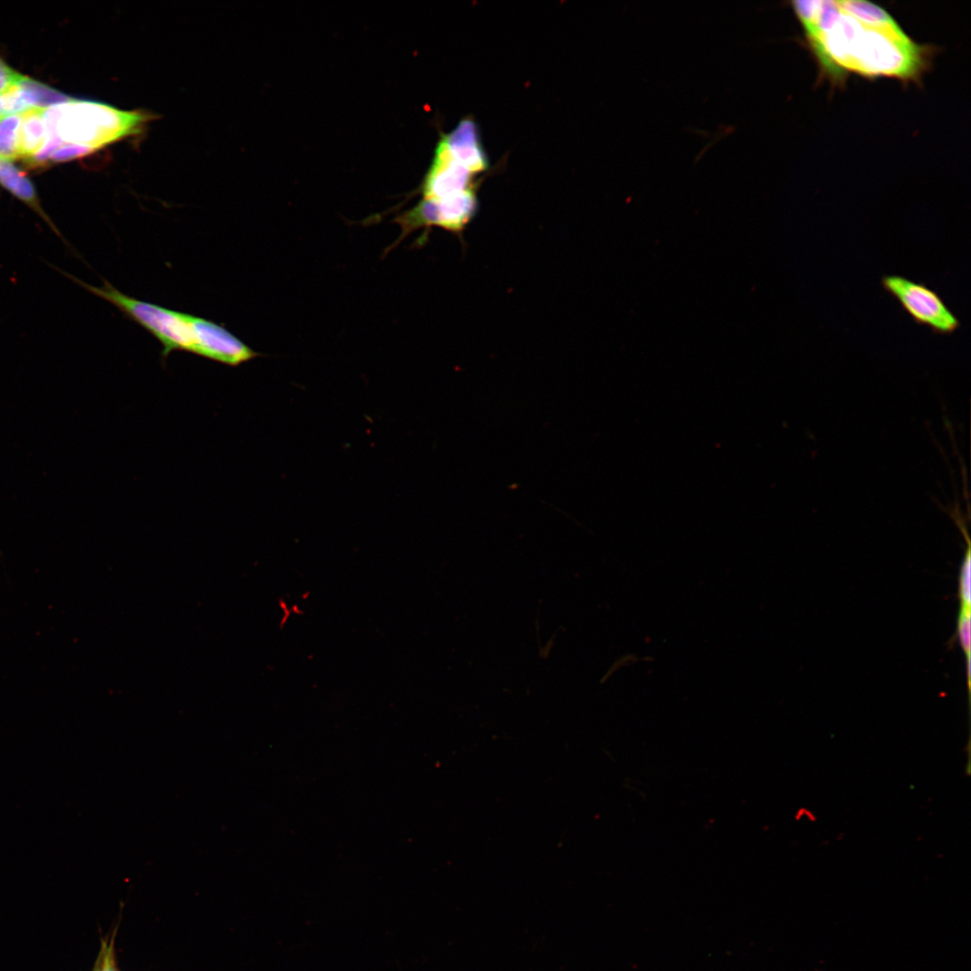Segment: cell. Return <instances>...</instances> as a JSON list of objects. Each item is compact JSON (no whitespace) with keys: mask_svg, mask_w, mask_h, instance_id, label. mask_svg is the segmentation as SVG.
<instances>
[{"mask_svg":"<svg viewBox=\"0 0 971 971\" xmlns=\"http://www.w3.org/2000/svg\"><path fill=\"white\" fill-rule=\"evenodd\" d=\"M21 120V115H8L0 120V158L12 160L20 156Z\"/></svg>","mask_w":971,"mask_h":971,"instance_id":"12","label":"cell"},{"mask_svg":"<svg viewBox=\"0 0 971 971\" xmlns=\"http://www.w3.org/2000/svg\"><path fill=\"white\" fill-rule=\"evenodd\" d=\"M189 321L194 343L193 354L231 367H236L260 356V353L251 349L222 325L191 314H189Z\"/></svg>","mask_w":971,"mask_h":971,"instance_id":"6","label":"cell"},{"mask_svg":"<svg viewBox=\"0 0 971 971\" xmlns=\"http://www.w3.org/2000/svg\"><path fill=\"white\" fill-rule=\"evenodd\" d=\"M478 208L476 188L442 200L422 199L414 208L396 217L402 235L396 244L409 234L437 227L460 235L475 217Z\"/></svg>","mask_w":971,"mask_h":971,"instance_id":"5","label":"cell"},{"mask_svg":"<svg viewBox=\"0 0 971 971\" xmlns=\"http://www.w3.org/2000/svg\"><path fill=\"white\" fill-rule=\"evenodd\" d=\"M112 942L113 940H111L110 944L107 942L102 943V950L94 971H119L115 964Z\"/></svg>","mask_w":971,"mask_h":971,"instance_id":"16","label":"cell"},{"mask_svg":"<svg viewBox=\"0 0 971 971\" xmlns=\"http://www.w3.org/2000/svg\"><path fill=\"white\" fill-rule=\"evenodd\" d=\"M449 155L474 174L486 171L488 158L483 149L479 130L471 118H465L439 141Z\"/></svg>","mask_w":971,"mask_h":971,"instance_id":"8","label":"cell"},{"mask_svg":"<svg viewBox=\"0 0 971 971\" xmlns=\"http://www.w3.org/2000/svg\"><path fill=\"white\" fill-rule=\"evenodd\" d=\"M820 72L842 83L851 74L917 82L933 49L914 41L882 7L866 1H793Z\"/></svg>","mask_w":971,"mask_h":971,"instance_id":"1","label":"cell"},{"mask_svg":"<svg viewBox=\"0 0 971 971\" xmlns=\"http://www.w3.org/2000/svg\"><path fill=\"white\" fill-rule=\"evenodd\" d=\"M21 74L15 72L0 58V95L13 88Z\"/></svg>","mask_w":971,"mask_h":971,"instance_id":"17","label":"cell"},{"mask_svg":"<svg viewBox=\"0 0 971 971\" xmlns=\"http://www.w3.org/2000/svg\"><path fill=\"white\" fill-rule=\"evenodd\" d=\"M15 86L31 109L45 110L72 99L48 85L22 75H21Z\"/></svg>","mask_w":971,"mask_h":971,"instance_id":"11","label":"cell"},{"mask_svg":"<svg viewBox=\"0 0 971 971\" xmlns=\"http://www.w3.org/2000/svg\"><path fill=\"white\" fill-rule=\"evenodd\" d=\"M474 188L475 174L454 160L439 142L421 186L423 199L442 200Z\"/></svg>","mask_w":971,"mask_h":971,"instance_id":"7","label":"cell"},{"mask_svg":"<svg viewBox=\"0 0 971 971\" xmlns=\"http://www.w3.org/2000/svg\"><path fill=\"white\" fill-rule=\"evenodd\" d=\"M90 153H92V151L88 148L80 146L66 144L53 152V154L49 157V161L64 162L82 157Z\"/></svg>","mask_w":971,"mask_h":971,"instance_id":"15","label":"cell"},{"mask_svg":"<svg viewBox=\"0 0 971 971\" xmlns=\"http://www.w3.org/2000/svg\"><path fill=\"white\" fill-rule=\"evenodd\" d=\"M4 116L5 115H4V102H3L2 97L0 95V120L2 118H4Z\"/></svg>","mask_w":971,"mask_h":971,"instance_id":"18","label":"cell"},{"mask_svg":"<svg viewBox=\"0 0 971 971\" xmlns=\"http://www.w3.org/2000/svg\"><path fill=\"white\" fill-rule=\"evenodd\" d=\"M970 609L961 608L958 619V634L959 642L964 650V654L967 658V672L968 686H970V645H971V626H970Z\"/></svg>","mask_w":971,"mask_h":971,"instance_id":"13","label":"cell"},{"mask_svg":"<svg viewBox=\"0 0 971 971\" xmlns=\"http://www.w3.org/2000/svg\"><path fill=\"white\" fill-rule=\"evenodd\" d=\"M43 119L47 138L57 137L64 145L94 152L138 134L152 116L143 111H121L106 103L72 98L45 109Z\"/></svg>","mask_w":971,"mask_h":971,"instance_id":"2","label":"cell"},{"mask_svg":"<svg viewBox=\"0 0 971 971\" xmlns=\"http://www.w3.org/2000/svg\"><path fill=\"white\" fill-rule=\"evenodd\" d=\"M882 289L892 296L914 324L928 327L933 334L948 336L961 326L959 318L940 294L922 282L903 275L889 274L881 278Z\"/></svg>","mask_w":971,"mask_h":971,"instance_id":"4","label":"cell"},{"mask_svg":"<svg viewBox=\"0 0 971 971\" xmlns=\"http://www.w3.org/2000/svg\"><path fill=\"white\" fill-rule=\"evenodd\" d=\"M0 185L35 212L65 241L55 223L43 209L34 184L11 160L0 158Z\"/></svg>","mask_w":971,"mask_h":971,"instance_id":"9","label":"cell"},{"mask_svg":"<svg viewBox=\"0 0 971 971\" xmlns=\"http://www.w3.org/2000/svg\"><path fill=\"white\" fill-rule=\"evenodd\" d=\"M58 271L87 291L113 305L126 317L151 334L163 347V359L174 351L193 353L194 343L188 313L129 297L105 280L102 286L96 287Z\"/></svg>","mask_w":971,"mask_h":971,"instance_id":"3","label":"cell"},{"mask_svg":"<svg viewBox=\"0 0 971 971\" xmlns=\"http://www.w3.org/2000/svg\"><path fill=\"white\" fill-rule=\"evenodd\" d=\"M959 597L961 608H969L971 605V561L970 552L967 549L964 557L959 576Z\"/></svg>","mask_w":971,"mask_h":971,"instance_id":"14","label":"cell"},{"mask_svg":"<svg viewBox=\"0 0 971 971\" xmlns=\"http://www.w3.org/2000/svg\"><path fill=\"white\" fill-rule=\"evenodd\" d=\"M42 109H33L22 114L19 147L20 156L31 159L47 142V131Z\"/></svg>","mask_w":971,"mask_h":971,"instance_id":"10","label":"cell"}]
</instances>
